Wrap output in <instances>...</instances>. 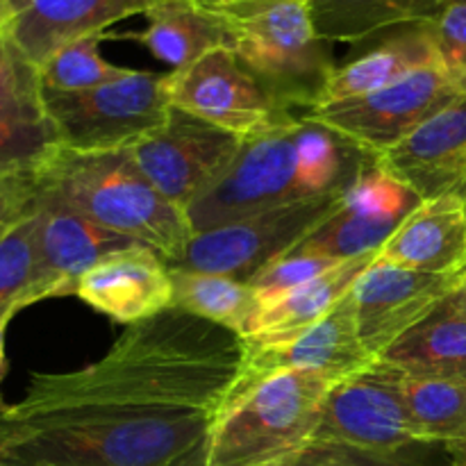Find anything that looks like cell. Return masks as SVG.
I'll return each mask as SVG.
<instances>
[{"label":"cell","mask_w":466,"mask_h":466,"mask_svg":"<svg viewBox=\"0 0 466 466\" xmlns=\"http://www.w3.org/2000/svg\"><path fill=\"white\" fill-rule=\"evenodd\" d=\"M226 30V48L280 105L296 114L319 105L337 64L314 27L308 0H253L208 7Z\"/></svg>","instance_id":"5b68a950"},{"label":"cell","mask_w":466,"mask_h":466,"mask_svg":"<svg viewBox=\"0 0 466 466\" xmlns=\"http://www.w3.org/2000/svg\"><path fill=\"white\" fill-rule=\"evenodd\" d=\"M460 96L440 66H428L385 89L309 109L303 116L380 157Z\"/></svg>","instance_id":"8fae6325"},{"label":"cell","mask_w":466,"mask_h":466,"mask_svg":"<svg viewBox=\"0 0 466 466\" xmlns=\"http://www.w3.org/2000/svg\"><path fill=\"white\" fill-rule=\"evenodd\" d=\"M41 100L71 150L130 148L167 118L168 103L162 73L132 71L77 94L41 89Z\"/></svg>","instance_id":"52a82bcc"},{"label":"cell","mask_w":466,"mask_h":466,"mask_svg":"<svg viewBox=\"0 0 466 466\" xmlns=\"http://www.w3.org/2000/svg\"><path fill=\"white\" fill-rule=\"evenodd\" d=\"M464 285L466 271L423 273L376 258L350 289L364 349L380 360L391 344Z\"/></svg>","instance_id":"7c38bea8"},{"label":"cell","mask_w":466,"mask_h":466,"mask_svg":"<svg viewBox=\"0 0 466 466\" xmlns=\"http://www.w3.org/2000/svg\"><path fill=\"white\" fill-rule=\"evenodd\" d=\"M5 23H7V9H5L3 0H0V30L5 27Z\"/></svg>","instance_id":"74e56055"},{"label":"cell","mask_w":466,"mask_h":466,"mask_svg":"<svg viewBox=\"0 0 466 466\" xmlns=\"http://www.w3.org/2000/svg\"><path fill=\"white\" fill-rule=\"evenodd\" d=\"M440 68L451 85L466 96V0H449L444 12L432 21Z\"/></svg>","instance_id":"4dcf8cb0"},{"label":"cell","mask_w":466,"mask_h":466,"mask_svg":"<svg viewBox=\"0 0 466 466\" xmlns=\"http://www.w3.org/2000/svg\"><path fill=\"white\" fill-rule=\"evenodd\" d=\"M446 449H449L453 466H466V441H455V444H449Z\"/></svg>","instance_id":"e575fe53"},{"label":"cell","mask_w":466,"mask_h":466,"mask_svg":"<svg viewBox=\"0 0 466 466\" xmlns=\"http://www.w3.org/2000/svg\"><path fill=\"white\" fill-rule=\"evenodd\" d=\"M241 360L235 332L164 309L127 326L98 362L32 373L0 412V462L205 466Z\"/></svg>","instance_id":"6da1fadb"},{"label":"cell","mask_w":466,"mask_h":466,"mask_svg":"<svg viewBox=\"0 0 466 466\" xmlns=\"http://www.w3.org/2000/svg\"><path fill=\"white\" fill-rule=\"evenodd\" d=\"M35 237L36 212L0 239V319L25 309V296L35 280Z\"/></svg>","instance_id":"f1b7e54d"},{"label":"cell","mask_w":466,"mask_h":466,"mask_svg":"<svg viewBox=\"0 0 466 466\" xmlns=\"http://www.w3.org/2000/svg\"><path fill=\"white\" fill-rule=\"evenodd\" d=\"M378 258L423 273L466 271V203L458 196L421 200Z\"/></svg>","instance_id":"ffe728a7"},{"label":"cell","mask_w":466,"mask_h":466,"mask_svg":"<svg viewBox=\"0 0 466 466\" xmlns=\"http://www.w3.org/2000/svg\"><path fill=\"white\" fill-rule=\"evenodd\" d=\"M464 441H466V440H464Z\"/></svg>","instance_id":"b9f144b4"},{"label":"cell","mask_w":466,"mask_h":466,"mask_svg":"<svg viewBox=\"0 0 466 466\" xmlns=\"http://www.w3.org/2000/svg\"><path fill=\"white\" fill-rule=\"evenodd\" d=\"M376 159L299 114L289 126L246 139L226 176L187 208V221L198 235L296 200L344 196Z\"/></svg>","instance_id":"7a4b0ae2"},{"label":"cell","mask_w":466,"mask_h":466,"mask_svg":"<svg viewBox=\"0 0 466 466\" xmlns=\"http://www.w3.org/2000/svg\"><path fill=\"white\" fill-rule=\"evenodd\" d=\"M173 107H180L241 139L285 127L299 114L278 103L228 48H217L194 64L164 76Z\"/></svg>","instance_id":"30bf717a"},{"label":"cell","mask_w":466,"mask_h":466,"mask_svg":"<svg viewBox=\"0 0 466 466\" xmlns=\"http://www.w3.org/2000/svg\"><path fill=\"white\" fill-rule=\"evenodd\" d=\"M41 96L39 71L23 57L7 36L0 30V105Z\"/></svg>","instance_id":"1f68e13d"},{"label":"cell","mask_w":466,"mask_h":466,"mask_svg":"<svg viewBox=\"0 0 466 466\" xmlns=\"http://www.w3.org/2000/svg\"><path fill=\"white\" fill-rule=\"evenodd\" d=\"M76 296L112 321L135 326L171 309V271L157 250L132 244L98 259L80 278Z\"/></svg>","instance_id":"e0dca14e"},{"label":"cell","mask_w":466,"mask_h":466,"mask_svg":"<svg viewBox=\"0 0 466 466\" xmlns=\"http://www.w3.org/2000/svg\"><path fill=\"white\" fill-rule=\"evenodd\" d=\"M380 360L412 378L466 382V317L451 296L421 323L405 332Z\"/></svg>","instance_id":"603a6c76"},{"label":"cell","mask_w":466,"mask_h":466,"mask_svg":"<svg viewBox=\"0 0 466 466\" xmlns=\"http://www.w3.org/2000/svg\"><path fill=\"white\" fill-rule=\"evenodd\" d=\"M173 285V309L205 319L244 337L250 321L258 314L259 303L248 282L235 280L221 273L191 271V268L168 267Z\"/></svg>","instance_id":"d4e9b609"},{"label":"cell","mask_w":466,"mask_h":466,"mask_svg":"<svg viewBox=\"0 0 466 466\" xmlns=\"http://www.w3.org/2000/svg\"><path fill=\"white\" fill-rule=\"evenodd\" d=\"M144 16L148 18L144 30L121 36L141 44L173 71L226 48V30L218 16L196 0H157Z\"/></svg>","instance_id":"7402d4cb"},{"label":"cell","mask_w":466,"mask_h":466,"mask_svg":"<svg viewBox=\"0 0 466 466\" xmlns=\"http://www.w3.org/2000/svg\"><path fill=\"white\" fill-rule=\"evenodd\" d=\"M14 3H16V0H3L5 9H9V7H12V5H14Z\"/></svg>","instance_id":"ab89813d"},{"label":"cell","mask_w":466,"mask_h":466,"mask_svg":"<svg viewBox=\"0 0 466 466\" xmlns=\"http://www.w3.org/2000/svg\"><path fill=\"white\" fill-rule=\"evenodd\" d=\"M157 0H16L7 9L5 32L18 53L39 71L59 48L135 14H146Z\"/></svg>","instance_id":"ac0fdd59"},{"label":"cell","mask_w":466,"mask_h":466,"mask_svg":"<svg viewBox=\"0 0 466 466\" xmlns=\"http://www.w3.org/2000/svg\"><path fill=\"white\" fill-rule=\"evenodd\" d=\"M339 262L341 259L323 258V255L287 253L278 258L276 262L268 264V267H264L258 276L250 278L248 285L258 296L259 308H262V305L273 303V300L282 299L289 291L299 289L305 282L323 276Z\"/></svg>","instance_id":"f546056e"},{"label":"cell","mask_w":466,"mask_h":466,"mask_svg":"<svg viewBox=\"0 0 466 466\" xmlns=\"http://www.w3.org/2000/svg\"><path fill=\"white\" fill-rule=\"evenodd\" d=\"M376 44L335 66L317 107L360 98L428 66H440L432 23H412L382 32ZM314 107V109H317Z\"/></svg>","instance_id":"d6986e66"},{"label":"cell","mask_w":466,"mask_h":466,"mask_svg":"<svg viewBox=\"0 0 466 466\" xmlns=\"http://www.w3.org/2000/svg\"><path fill=\"white\" fill-rule=\"evenodd\" d=\"M403 400L421 440L444 446L466 440V382L405 376Z\"/></svg>","instance_id":"4316f807"},{"label":"cell","mask_w":466,"mask_h":466,"mask_svg":"<svg viewBox=\"0 0 466 466\" xmlns=\"http://www.w3.org/2000/svg\"><path fill=\"white\" fill-rule=\"evenodd\" d=\"M246 139L180 107H168L155 130L127 148L146 180L176 208L185 209L212 189L235 164Z\"/></svg>","instance_id":"ba28073f"},{"label":"cell","mask_w":466,"mask_h":466,"mask_svg":"<svg viewBox=\"0 0 466 466\" xmlns=\"http://www.w3.org/2000/svg\"><path fill=\"white\" fill-rule=\"evenodd\" d=\"M203 7H226V5H239V3H253V0H196Z\"/></svg>","instance_id":"8d00e7d4"},{"label":"cell","mask_w":466,"mask_h":466,"mask_svg":"<svg viewBox=\"0 0 466 466\" xmlns=\"http://www.w3.org/2000/svg\"><path fill=\"white\" fill-rule=\"evenodd\" d=\"M419 205L421 198L376 159L346 191L335 212L289 253L323 255L341 262L378 253Z\"/></svg>","instance_id":"4fadbf2b"},{"label":"cell","mask_w":466,"mask_h":466,"mask_svg":"<svg viewBox=\"0 0 466 466\" xmlns=\"http://www.w3.org/2000/svg\"><path fill=\"white\" fill-rule=\"evenodd\" d=\"M287 466H321V464H314V462H309V460H305V458H299V460H294V462H291V464H287Z\"/></svg>","instance_id":"f35d334b"},{"label":"cell","mask_w":466,"mask_h":466,"mask_svg":"<svg viewBox=\"0 0 466 466\" xmlns=\"http://www.w3.org/2000/svg\"><path fill=\"white\" fill-rule=\"evenodd\" d=\"M62 148L41 96L0 105V176L39 171Z\"/></svg>","instance_id":"484cf974"},{"label":"cell","mask_w":466,"mask_h":466,"mask_svg":"<svg viewBox=\"0 0 466 466\" xmlns=\"http://www.w3.org/2000/svg\"><path fill=\"white\" fill-rule=\"evenodd\" d=\"M376 258L378 253L344 259L323 276L305 282L303 287L289 291L273 303L262 305L250 321L248 332L239 339L268 344V341L287 339V337L309 328L328 312H332L350 294L355 280L367 271V267Z\"/></svg>","instance_id":"44dd1931"},{"label":"cell","mask_w":466,"mask_h":466,"mask_svg":"<svg viewBox=\"0 0 466 466\" xmlns=\"http://www.w3.org/2000/svg\"><path fill=\"white\" fill-rule=\"evenodd\" d=\"M319 36L362 44L400 25L432 23L449 0H308Z\"/></svg>","instance_id":"cb8c5ba5"},{"label":"cell","mask_w":466,"mask_h":466,"mask_svg":"<svg viewBox=\"0 0 466 466\" xmlns=\"http://www.w3.org/2000/svg\"><path fill=\"white\" fill-rule=\"evenodd\" d=\"M39 173L0 176V239L39 208Z\"/></svg>","instance_id":"d6a6232c"},{"label":"cell","mask_w":466,"mask_h":466,"mask_svg":"<svg viewBox=\"0 0 466 466\" xmlns=\"http://www.w3.org/2000/svg\"><path fill=\"white\" fill-rule=\"evenodd\" d=\"M405 373L385 360L337 382L300 458L321 466H444V444L417 435L403 400Z\"/></svg>","instance_id":"277c9868"},{"label":"cell","mask_w":466,"mask_h":466,"mask_svg":"<svg viewBox=\"0 0 466 466\" xmlns=\"http://www.w3.org/2000/svg\"><path fill=\"white\" fill-rule=\"evenodd\" d=\"M41 198L57 200L89 221L157 250L168 264L189 246L185 209L168 203L132 162L127 148H59L39 168Z\"/></svg>","instance_id":"3957f363"},{"label":"cell","mask_w":466,"mask_h":466,"mask_svg":"<svg viewBox=\"0 0 466 466\" xmlns=\"http://www.w3.org/2000/svg\"><path fill=\"white\" fill-rule=\"evenodd\" d=\"M16 317V314H7V317L0 319V385H3L5 380V373H7V358H5V335H7V326L12 323V319ZM7 408V405L3 403V396H0V412Z\"/></svg>","instance_id":"836d02e7"},{"label":"cell","mask_w":466,"mask_h":466,"mask_svg":"<svg viewBox=\"0 0 466 466\" xmlns=\"http://www.w3.org/2000/svg\"><path fill=\"white\" fill-rule=\"evenodd\" d=\"M0 466H3V462H0Z\"/></svg>","instance_id":"60d3db41"},{"label":"cell","mask_w":466,"mask_h":466,"mask_svg":"<svg viewBox=\"0 0 466 466\" xmlns=\"http://www.w3.org/2000/svg\"><path fill=\"white\" fill-rule=\"evenodd\" d=\"M241 349L244 360L230 394L278 371H317L344 380L376 362L360 339L350 294L305 330L268 344L241 341Z\"/></svg>","instance_id":"5bb4252c"},{"label":"cell","mask_w":466,"mask_h":466,"mask_svg":"<svg viewBox=\"0 0 466 466\" xmlns=\"http://www.w3.org/2000/svg\"><path fill=\"white\" fill-rule=\"evenodd\" d=\"M337 378L278 371L228 396L205 466H287L308 449Z\"/></svg>","instance_id":"8992f818"},{"label":"cell","mask_w":466,"mask_h":466,"mask_svg":"<svg viewBox=\"0 0 466 466\" xmlns=\"http://www.w3.org/2000/svg\"><path fill=\"white\" fill-rule=\"evenodd\" d=\"M451 303H453V308L458 309V312H462L466 317V285L451 296Z\"/></svg>","instance_id":"d590c367"},{"label":"cell","mask_w":466,"mask_h":466,"mask_svg":"<svg viewBox=\"0 0 466 466\" xmlns=\"http://www.w3.org/2000/svg\"><path fill=\"white\" fill-rule=\"evenodd\" d=\"M344 196L280 205L191 237L182 258L168 267L221 273L248 282L264 267L289 253L337 209Z\"/></svg>","instance_id":"9c48e42d"},{"label":"cell","mask_w":466,"mask_h":466,"mask_svg":"<svg viewBox=\"0 0 466 466\" xmlns=\"http://www.w3.org/2000/svg\"><path fill=\"white\" fill-rule=\"evenodd\" d=\"M132 244L137 241L89 221L57 200L39 196L35 280L25 296V308L46 299L76 294L80 278L98 259Z\"/></svg>","instance_id":"9a60e30c"},{"label":"cell","mask_w":466,"mask_h":466,"mask_svg":"<svg viewBox=\"0 0 466 466\" xmlns=\"http://www.w3.org/2000/svg\"><path fill=\"white\" fill-rule=\"evenodd\" d=\"M378 164L421 200L458 196L466 203V96L432 114Z\"/></svg>","instance_id":"2e32d148"},{"label":"cell","mask_w":466,"mask_h":466,"mask_svg":"<svg viewBox=\"0 0 466 466\" xmlns=\"http://www.w3.org/2000/svg\"><path fill=\"white\" fill-rule=\"evenodd\" d=\"M107 35H91L64 46L39 66L41 89L77 94L121 77L127 68L107 62L100 55V41Z\"/></svg>","instance_id":"83f0119b"}]
</instances>
